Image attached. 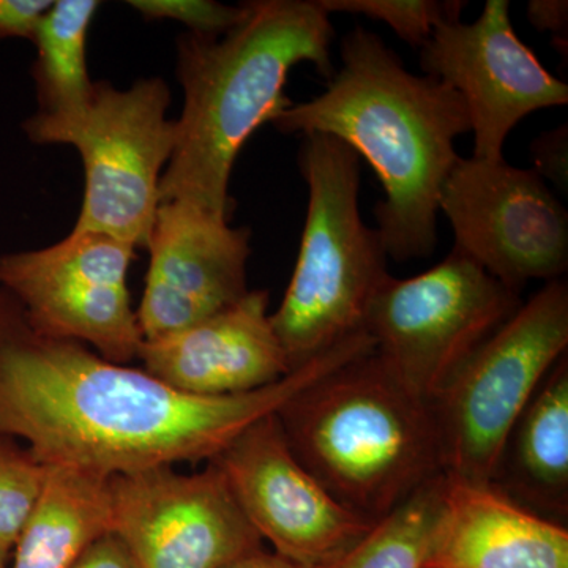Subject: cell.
Wrapping results in <instances>:
<instances>
[{"label": "cell", "mask_w": 568, "mask_h": 568, "mask_svg": "<svg viewBox=\"0 0 568 568\" xmlns=\"http://www.w3.org/2000/svg\"><path fill=\"white\" fill-rule=\"evenodd\" d=\"M361 336L250 394L192 396L91 347L37 334L0 286V436L43 466L103 477L219 457L254 422L361 357Z\"/></svg>", "instance_id": "cell-1"}, {"label": "cell", "mask_w": 568, "mask_h": 568, "mask_svg": "<svg viewBox=\"0 0 568 568\" xmlns=\"http://www.w3.org/2000/svg\"><path fill=\"white\" fill-rule=\"evenodd\" d=\"M339 51L325 91L271 123L284 134H328L365 159L384 190L375 215L388 257L425 260L437 246L440 192L462 159L455 141L470 133L466 104L443 81L406 70L368 29L346 33Z\"/></svg>", "instance_id": "cell-2"}, {"label": "cell", "mask_w": 568, "mask_h": 568, "mask_svg": "<svg viewBox=\"0 0 568 568\" xmlns=\"http://www.w3.org/2000/svg\"><path fill=\"white\" fill-rule=\"evenodd\" d=\"M223 36L186 32L178 40L183 110L160 181V204L183 201L230 222L231 174L245 142L290 106L287 77L308 62L325 80L335 74L331 14L317 0H253Z\"/></svg>", "instance_id": "cell-3"}, {"label": "cell", "mask_w": 568, "mask_h": 568, "mask_svg": "<svg viewBox=\"0 0 568 568\" xmlns=\"http://www.w3.org/2000/svg\"><path fill=\"white\" fill-rule=\"evenodd\" d=\"M275 414L298 462L369 523L444 474L432 406L376 351L320 377Z\"/></svg>", "instance_id": "cell-4"}, {"label": "cell", "mask_w": 568, "mask_h": 568, "mask_svg": "<svg viewBox=\"0 0 568 568\" xmlns=\"http://www.w3.org/2000/svg\"><path fill=\"white\" fill-rule=\"evenodd\" d=\"M297 162L308 207L293 278L271 315L293 372L365 332L369 301L390 275L379 231L358 207L357 153L328 134H306Z\"/></svg>", "instance_id": "cell-5"}, {"label": "cell", "mask_w": 568, "mask_h": 568, "mask_svg": "<svg viewBox=\"0 0 568 568\" xmlns=\"http://www.w3.org/2000/svg\"><path fill=\"white\" fill-rule=\"evenodd\" d=\"M171 92L162 78L130 89L93 82L77 114L36 115L24 132L36 144L73 145L84 163L85 190L71 231L108 234L148 248L160 205V181L174 152L178 125L168 119Z\"/></svg>", "instance_id": "cell-6"}, {"label": "cell", "mask_w": 568, "mask_h": 568, "mask_svg": "<svg viewBox=\"0 0 568 568\" xmlns=\"http://www.w3.org/2000/svg\"><path fill=\"white\" fill-rule=\"evenodd\" d=\"M567 347L568 286L555 280L519 306L429 405L444 474L491 485L511 429Z\"/></svg>", "instance_id": "cell-7"}, {"label": "cell", "mask_w": 568, "mask_h": 568, "mask_svg": "<svg viewBox=\"0 0 568 568\" xmlns=\"http://www.w3.org/2000/svg\"><path fill=\"white\" fill-rule=\"evenodd\" d=\"M521 297L452 250L413 278L388 275L366 308L364 331L396 379L432 405Z\"/></svg>", "instance_id": "cell-8"}, {"label": "cell", "mask_w": 568, "mask_h": 568, "mask_svg": "<svg viewBox=\"0 0 568 568\" xmlns=\"http://www.w3.org/2000/svg\"><path fill=\"white\" fill-rule=\"evenodd\" d=\"M133 257V246L111 235L71 231L47 248L0 256V286L37 334L126 365L144 343L126 284Z\"/></svg>", "instance_id": "cell-9"}, {"label": "cell", "mask_w": 568, "mask_h": 568, "mask_svg": "<svg viewBox=\"0 0 568 568\" xmlns=\"http://www.w3.org/2000/svg\"><path fill=\"white\" fill-rule=\"evenodd\" d=\"M454 252L521 294L530 280H562L568 267V213L547 181L506 160L459 159L439 197Z\"/></svg>", "instance_id": "cell-10"}, {"label": "cell", "mask_w": 568, "mask_h": 568, "mask_svg": "<svg viewBox=\"0 0 568 568\" xmlns=\"http://www.w3.org/2000/svg\"><path fill=\"white\" fill-rule=\"evenodd\" d=\"M112 534L138 568H223L263 548L222 469L151 467L110 478Z\"/></svg>", "instance_id": "cell-11"}, {"label": "cell", "mask_w": 568, "mask_h": 568, "mask_svg": "<svg viewBox=\"0 0 568 568\" xmlns=\"http://www.w3.org/2000/svg\"><path fill=\"white\" fill-rule=\"evenodd\" d=\"M420 67L462 97L474 133V159L504 160L511 130L532 112L568 103L552 77L518 39L507 0H488L476 21L437 26L420 48Z\"/></svg>", "instance_id": "cell-12"}, {"label": "cell", "mask_w": 568, "mask_h": 568, "mask_svg": "<svg viewBox=\"0 0 568 568\" xmlns=\"http://www.w3.org/2000/svg\"><path fill=\"white\" fill-rule=\"evenodd\" d=\"M212 462L250 525L295 566H327L375 525L339 504L298 462L276 414L254 422Z\"/></svg>", "instance_id": "cell-13"}, {"label": "cell", "mask_w": 568, "mask_h": 568, "mask_svg": "<svg viewBox=\"0 0 568 568\" xmlns=\"http://www.w3.org/2000/svg\"><path fill=\"white\" fill-rule=\"evenodd\" d=\"M250 239L246 227H233L196 205L160 204L136 312L144 342L201 323L245 297Z\"/></svg>", "instance_id": "cell-14"}, {"label": "cell", "mask_w": 568, "mask_h": 568, "mask_svg": "<svg viewBox=\"0 0 568 568\" xmlns=\"http://www.w3.org/2000/svg\"><path fill=\"white\" fill-rule=\"evenodd\" d=\"M138 358L149 375L192 396L250 394L293 373L261 290L201 323L145 339Z\"/></svg>", "instance_id": "cell-15"}, {"label": "cell", "mask_w": 568, "mask_h": 568, "mask_svg": "<svg viewBox=\"0 0 568 568\" xmlns=\"http://www.w3.org/2000/svg\"><path fill=\"white\" fill-rule=\"evenodd\" d=\"M425 568H568V530L495 485L444 474Z\"/></svg>", "instance_id": "cell-16"}, {"label": "cell", "mask_w": 568, "mask_h": 568, "mask_svg": "<svg viewBox=\"0 0 568 568\" xmlns=\"http://www.w3.org/2000/svg\"><path fill=\"white\" fill-rule=\"evenodd\" d=\"M491 485L541 517H567V354L552 366L511 429Z\"/></svg>", "instance_id": "cell-17"}, {"label": "cell", "mask_w": 568, "mask_h": 568, "mask_svg": "<svg viewBox=\"0 0 568 568\" xmlns=\"http://www.w3.org/2000/svg\"><path fill=\"white\" fill-rule=\"evenodd\" d=\"M110 478L69 466H44L39 496L11 549L9 568H71L112 534Z\"/></svg>", "instance_id": "cell-18"}, {"label": "cell", "mask_w": 568, "mask_h": 568, "mask_svg": "<svg viewBox=\"0 0 568 568\" xmlns=\"http://www.w3.org/2000/svg\"><path fill=\"white\" fill-rule=\"evenodd\" d=\"M99 6L97 0H58L37 21L31 40L37 48L32 77L39 114H77L91 99L85 43Z\"/></svg>", "instance_id": "cell-19"}, {"label": "cell", "mask_w": 568, "mask_h": 568, "mask_svg": "<svg viewBox=\"0 0 568 568\" xmlns=\"http://www.w3.org/2000/svg\"><path fill=\"white\" fill-rule=\"evenodd\" d=\"M444 474L426 481L323 568H425L443 506Z\"/></svg>", "instance_id": "cell-20"}, {"label": "cell", "mask_w": 568, "mask_h": 568, "mask_svg": "<svg viewBox=\"0 0 568 568\" xmlns=\"http://www.w3.org/2000/svg\"><path fill=\"white\" fill-rule=\"evenodd\" d=\"M328 14H364L384 22L403 41L422 48L437 26L462 20V0H317Z\"/></svg>", "instance_id": "cell-21"}, {"label": "cell", "mask_w": 568, "mask_h": 568, "mask_svg": "<svg viewBox=\"0 0 568 568\" xmlns=\"http://www.w3.org/2000/svg\"><path fill=\"white\" fill-rule=\"evenodd\" d=\"M44 478V466L13 437L0 436V548L11 549L31 514Z\"/></svg>", "instance_id": "cell-22"}, {"label": "cell", "mask_w": 568, "mask_h": 568, "mask_svg": "<svg viewBox=\"0 0 568 568\" xmlns=\"http://www.w3.org/2000/svg\"><path fill=\"white\" fill-rule=\"evenodd\" d=\"M129 6L148 20L182 22L197 36H223L248 13L246 2L226 6L213 0H132Z\"/></svg>", "instance_id": "cell-23"}, {"label": "cell", "mask_w": 568, "mask_h": 568, "mask_svg": "<svg viewBox=\"0 0 568 568\" xmlns=\"http://www.w3.org/2000/svg\"><path fill=\"white\" fill-rule=\"evenodd\" d=\"M532 152L534 171L544 181H551L559 189L567 190L568 183V129L560 125L559 129L540 134L530 145Z\"/></svg>", "instance_id": "cell-24"}, {"label": "cell", "mask_w": 568, "mask_h": 568, "mask_svg": "<svg viewBox=\"0 0 568 568\" xmlns=\"http://www.w3.org/2000/svg\"><path fill=\"white\" fill-rule=\"evenodd\" d=\"M51 3V0H0V40H31L37 21Z\"/></svg>", "instance_id": "cell-25"}, {"label": "cell", "mask_w": 568, "mask_h": 568, "mask_svg": "<svg viewBox=\"0 0 568 568\" xmlns=\"http://www.w3.org/2000/svg\"><path fill=\"white\" fill-rule=\"evenodd\" d=\"M530 24L540 32L551 33L552 43L560 54L567 55L568 2L567 0H532L528 6Z\"/></svg>", "instance_id": "cell-26"}, {"label": "cell", "mask_w": 568, "mask_h": 568, "mask_svg": "<svg viewBox=\"0 0 568 568\" xmlns=\"http://www.w3.org/2000/svg\"><path fill=\"white\" fill-rule=\"evenodd\" d=\"M71 568H138L129 549L114 534L97 540Z\"/></svg>", "instance_id": "cell-27"}, {"label": "cell", "mask_w": 568, "mask_h": 568, "mask_svg": "<svg viewBox=\"0 0 568 568\" xmlns=\"http://www.w3.org/2000/svg\"><path fill=\"white\" fill-rule=\"evenodd\" d=\"M223 568H302L295 566L291 560L282 558L276 552H265L263 548L242 558L233 560Z\"/></svg>", "instance_id": "cell-28"}, {"label": "cell", "mask_w": 568, "mask_h": 568, "mask_svg": "<svg viewBox=\"0 0 568 568\" xmlns=\"http://www.w3.org/2000/svg\"><path fill=\"white\" fill-rule=\"evenodd\" d=\"M10 556L0 548V568H9Z\"/></svg>", "instance_id": "cell-29"}]
</instances>
